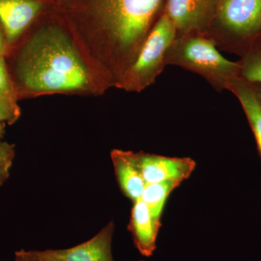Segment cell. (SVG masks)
<instances>
[{
	"label": "cell",
	"instance_id": "12",
	"mask_svg": "<svg viewBox=\"0 0 261 261\" xmlns=\"http://www.w3.org/2000/svg\"><path fill=\"white\" fill-rule=\"evenodd\" d=\"M226 89L240 101L253 132L261 159V102L253 86L239 76L228 84Z\"/></svg>",
	"mask_w": 261,
	"mask_h": 261
},
{
	"label": "cell",
	"instance_id": "19",
	"mask_svg": "<svg viewBox=\"0 0 261 261\" xmlns=\"http://www.w3.org/2000/svg\"><path fill=\"white\" fill-rule=\"evenodd\" d=\"M255 89V92H256L257 97L260 99L261 102V84H252Z\"/></svg>",
	"mask_w": 261,
	"mask_h": 261
},
{
	"label": "cell",
	"instance_id": "13",
	"mask_svg": "<svg viewBox=\"0 0 261 261\" xmlns=\"http://www.w3.org/2000/svg\"><path fill=\"white\" fill-rule=\"evenodd\" d=\"M181 184V182L179 181L148 184L146 185L140 199L145 202L156 218L161 219L168 197Z\"/></svg>",
	"mask_w": 261,
	"mask_h": 261
},
{
	"label": "cell",
	"instance_id": "16",
	"mask_svg": "<svg viewBox=\"0 0 261 261\" xmlns=\"http://www.w3.org/2000/svg\"><path fill=\"white\" fill-rule=\"evenodd\" d=\"M0 97L17 105L14 89L10 82L3 56H0Z\"/></svg>",
	"mask_w": 261,
	"mask_h": 261
},
{
	"label": "cell",
	"instance_id": "1",
	"mask_svg": "<svg viewBox=\"0 0 261 261\" xmlns=\"http://www.w3.org/2000/svg\"><path fill=\"white\" fill-rule=\"evenodd\" d=\"M16 73L21 85L32 91L70 90L88 83L87 70L74 48L54 28L43 29L25 44Z\"/></svg>",
	"mask_w": 261,
	"mask_h": 261
},
{
	"label": "cell",
	"instance_id": "11",
	"mask_svg": "<svg viewBox=\"0 0 261 261\" xmlns=\"http://www.w3.org/2000/svg\"><path fill=\"white\" fill-rule=\"evenodd\" d=\"M111 159L123 195L133 202L140 200L147 184L142 177L136 153L114 149L111 152Z\"/></svg>",
	"mask_w": 261,
	"mask_h": 261
},
{
	"label": "cell",
	"instance_id": "18",
	"mask_svg": "<svg viewBox=\"0 0 261 261\" xmlns=\"http://www.w3.org/2000/svg\"><path fill=\"white\" fill-rule=\"evenodd\" d=\"M6 44L8 43H7L4 29L0 23V56H4L5 49H6Z\"/></svg>",
	"mask_w": 261,
	"mask_h": 261
},
{
	"label": "cell",
	"instance_id": "21",
	"mask_svg": "<svg viewBox=\"0 0 261 261\" xmlns=\"http://www.w3.org/2000/svg\"><path fill=\"white\" fill-rule=\"evenodd\" d=\"M140 261H144V260H140Z\"/></svg>",
	"mask_w": 261,
	"mask_h": 261
},
{
	"label": "cell",
	"instance_id": "14",
	"mask_svg": "<svg viewBox=\"0 0 261 261\" xmlns=\"http://www.w3.org/2000/svg\"><path fill=\"white\" fill-rule=\"evenodd\" d=\"M238 62L242 79L250 84H261V34Z\"/></svg>",
	"mask_w": 261,
	"mask_h": 261
},
{
	"label": "cell",
	"instance_id": "20",
	"mask_svg": "<svg viewBox=\"0 0 261 261\" xmlns=\"http://www.w3.org/2000/svg\"><path fill=\"white\" fill-rule=\"evenodd\" d=\"M3 134V122L0 121V137H2Z\"/></svg>",
	"mask_w": 261,
	"mask_h": 261
},
{
	"label": "cell",
	"instance_id": "5",
	"mask_svg": "<svg viewBox=\"0 0 261 261\" xmlns=\"http://www.w3.org/2000/svg\"><path fill=\"white\" fill-rule=\"evenodd\" d=\"M176 36L173 22L163 10L135 61L122 78L123 85L128 89H141L153 83L166 66V53Z\"/></svg>",
	"mask_w": 261,
	"mask_h": 261
},
{
	"label": "cell",
	"instance_id": "15",
	"mask_svg": "<svg viewBox=\"0 0 261 261\" xmlns=\"http://www.w3.org/2000/svg\"><path fill=\"white\" fill-rule=\"evenodd\" d=\"M14 158V145L0 142V187L9 178L10 170Z\"/></svg>",
	"mask_w": 261,
	"mask_h": 261
},
{
	"label": "cell",
	"instance_id": "10",
	"mask_svg": "<svg viewBox=\"0 0 261 261\" xmlns=\"http://www.w3.org/2000/svg\"><path fill=\"white\" fill-rule=\"evenodd\" d=\"M38 0H0V23L7 43L14 42L41 9Z\"/></svg>",
	"mask_w": 261,
	"mask_h": 261
},
{
	"label": "cell",
	"instance_id": "7",
	"mask_svg": "<svg viewBox=\"0 0 261 261\" xmlns=\"http://www.w3.org/2000/svg\"><path fill=\"white\" fill-rule=\"evenodd\" d=\"M219 0H166L163 10L173 22L177 36L207 35Z\"/></svg>",
	"mask_w": 261,
	"mask_h": 261
},
{
	"label": "cell",
	"instance_id": "2",
	"mask_svg": "<svg viewBox=\"0 0 261 261\" xmlns=\"http://www.w3.org/2000/svg\"><path fill=\"white\" fill-rule=\"evenodd\" d=\"M166 0H99L113 65L120 78L133 63L162 14Z\"/></svg>",
	"mask_w": 261,
	"mask_h": 261
},
{
	"label": "cell",
	"instance_id": "6",
	"mask_svg": "<svg viewBox=\"0 0 261 261\" xmlns=\"http://www.w3.org/2000/svg\"><path fill=\"white\" fill-rule=\"evenodd\" d=\"M113 221L85 243L63 250H25L15 252V261H114L112 240Z\"/></svg>",
	"mask_w": 261,
	"mask_h": 261
},
{
	"label": "cell",
	"instance_id": "9",
	"mask_svg": "<svg viewBox=\"0 0 261 261\" xmlns=\"http://www.w3.org/2000/svg\"><path fill=\"white\" fill-rule=\"evenodd\" d=\"M133 203L128 230L139 252L144 256H152L157 247L161 219L156 218L141 199Z\"/></svg>",
	"mask_w": 261,
	"mask_h": 261
},
{
	"label": "cell",
	"instance_id": "3",
	"mask_svg": "<svg viewBox=\"0 0 261 261\" xmlns=\"http://www.w3.org/2000/svg\"><path fill=\"white\" fill-rule=\"evenodd\" d=\"M212 39L204 34L176 36L166 55V64L200 75L218 92L240 76L239 62L221 56Z\"/></svg>",
	"mask_w": 261,
	"mask_h": 261
},
{
	"label": "cell",
	"instance_id": "17",
	"mask_svg": "<svg viewBox=\"0 0 261 261\" xmlns=\"http://www.w3.org/2000/svg\"><path fill=\"white\" fill-rule=\"evenodd\" d=\"M20 114V109L17 105L0 97V121L12 124L18 120Z\"/></svg>",
	"mask_w": 261,
	"mask_h": 261
},
{
	"label": "cell",
	"instance_id": "4",
	"mask_svg": "<svg viewBox=\"0 0 261 261\" xmlns=\"http://www.w3.org/2000/svg\"><path fill=\"white\" fill-rule=\"evenodd\" d=\"M261 34V0H219L207 37L218 49L243 56Z\"/></svg>",
	"mask_w": 261,
	"mask_h": 261
},
{
	"label": "cell",
	"instance_id": "8",
	"mask_svg": "<svg viewBox=\"0 0 261 261\" xmlns=\"http://www.w3.org/2000/svg\"><path fill=\"white\" fill-rule=\"evenodd\" d=\"M137 162L146 184L183 182L190 177L196 163L190 158H171L137 152Z\"/></svg>",
	"mask_w": 261,
	"mask_h": 261
}]
</instances>
